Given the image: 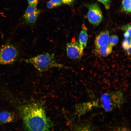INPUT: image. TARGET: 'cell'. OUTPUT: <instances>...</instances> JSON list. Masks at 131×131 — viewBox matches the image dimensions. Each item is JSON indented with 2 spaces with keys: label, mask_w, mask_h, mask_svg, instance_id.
Returning <instances> with one entry per match:
<instances>
[{
  "label": "cell",
  "mask_w": 131,
  "mask_h": 131,
  "mask_svg": "<svg viewBox=\"0 0 131 131\" xmlns=\"http://www.w3.org/2000/svg\"><path fill=\"white\" fill-rule=\"evenodd\" d=\"M115 131H129L126 128H119Z\"/></svg>",
  "instance_id": "20"
},
{
  "label": "cell",
  "mask_w": 131,
  "mask_h": 131,
  "mask_svg": "<svg viewBox=\"0 0 131 131\" xmlns=\"http://www.w3.org/2000/svg\"><path fill=\"white\" fill-rule=\"evenodd\" d=\"M87 6L88 9L87 16L89 21L94 25H98L103 19L102 11L96 3L88 4Z\"/></svg>",
  "instance_id": "4"
},
{
  "label": "cell",
  "mask_w": 131,
  "mask_h": 131,
  "mask_svg": "<svg viewBox=\"0 0 131 131\" xmlns=\"http://www.w3.org/2000/svg\"><path fill=\"white\" fill-rule=\"evenodd\" d=\"M118 41L119 38L117 36L112 35L109 36L108 40V44L113 47L117 43Z\"/></svg>",
  "instance_id": "12"
},
{
  "label": "cell",
  "mask_w": 131,
  "mask_h": 131,
  "mask_svg": "<svg viewBox=\"0 0 131 131\" xmlns=\"http://www.w3.org/2000/svg\"><path fill=\"white\" fill-rule=\"evenodd\" d=\"M123 28L125 29L126 32H127L129 35L130 38L131 37V25L130 24H129L124 26Z\"/></svg>",
  "instance_id": "16"
},
{
  "label": "cell",
  "mask_w": 131,
  "mask_h": 131,
  "mask_svg": "<svg viewBox=\"0 0 131 131\" xmlns=\"http://www.w3.org/2000/svg\"><path fill=\"white\" fill-rule=\"evenodd\" d=\"M19 56L18 49L13 44L7 43L0 46V65L13 64Z\"/></svg>",
  "instance_id": "3"
},
{
  "label": "cell",
  "mask_w": 131,
  "mask_h": 131,
  "mask_svg": "<svg viewBox=\"0 0 131 131\" xmlns=\"http://www.w3.org/2000/svg\"><path fill=\"white\" fill-rule=\"evenodd\" d=\"M29 5L36 7L39 0H27Z\"/></svg>",
  "instance_id": "17"
},
{
  "label": "cell",
  "mask_w": 131,
  "mask_h": 131,
  "mask_svg": "<svg viewBox=\"0 0 131 131\" xmlns=\"http://www.w3.org/2000/svg\"><path fill=\"white\" fill-rule=\"evenodd\" d=\"M102 3L107 9H108L110 6V0H97Z\"/></svg>",
  "instance_id": "15"
},
{
  "label": "cell",
  "mask_w": 131,
  "mask_h": 131,
  "mask_svg": "<svg viewBox=\"0 0 131 131\" xmlns=\"http://www.w3.org/2000/svg\"><path fill=\"white\" fill-rule=\"evenodd\" d=\"M78 130V131H90L89 128L86 126L82 127Z\"/></svg>",
  "instance_id": "19"
},
{
  "label": "cell",
  "mask_w": 131,
  "mask_h": 131,
  "mask_svg": "<svg viewBox=\"0 0 131 131\" xmlns=\"http://www.w3.org/2000/svg\"><path fill=\"white\" fill-rule=\"evenodd\" d=\"M122 8L123 10L128 13L131 12V0H123Z\"/></svg>",
  "instance_id": "13"
},
{
  "label": "cell",
  "mask_w": 131,
  "mask_h": 131,
  "mask_svg": "<svg viewBox=\"0 0 131 131\" xmlns=\"http://www.w3.org/2000/svg\"><path fill=\"white\" fill-rule=\"evenodd\" d=\"M15 118V115L12 113L3 111L0 113V123H1L12 122Z\"/></svg>",
  "instance_id": "9"
},
{
  "label": "cell",
  "mask_w": 131,
  "mask_h": 131,
  "mask_svg": "<svg viewBox=\"0 0 131 131\" xmlns=\"http://www.w3.org/2000/svg\"><path fill=\"white\" fill-rule=\"evenodd\" d=\"M122 46L123 48L126 50L128 48L131 47V40L130 38H125L123 40Z\"/></svg>",
  "instance_id": "14"
},
{
  "label": "cell",
  "mask_w": 131,
  "mask_h": 131,
  "mask_svg": "<svg viewBox=\"0 0 131 131\" xmlns=\"http://www.w3.org/2000/svg\"><path fill=\"white\" fill-rule=\"evenodd\" d=\"M76 0H61L62 3L67 5L73 4Z\"/></svg>",
  "instance_id": "18"
},
{
  "label": "cell",
  "mask_w": 131,
  "mask_h": 131,
  "mask_svg": "<svg viewBox=\"0 0 131 131\" xmlns=\"http://www.w3.org/2000/svg\"><path fill=\"white\" fill-rule=\"evenodd\" d=\"M83 51L79 42L75 38H73L71 42L67 43L66 44L67 55L71 59L76 60L81 58L82 55Z\"/></svg>",
  "instance_id": "5"
},
{
  "label": "cell",
  "mask_w": 131,
  "mask_h": 131,
  "mask_svg": "<svg viewBox=\"0 0 131 131\" xmlns=\"http://www.w3.org/2000/svg\"><path fill=\"white\" fill-rule=\"evenodd\" d=\"M24 60L26 63L32 64L40 72H43L55 67L68 68L67 66L57 62L54 53H43Z\"/></svg>",
  "instance_id": "2"
},
{
  "label": "cell",
  "mask_w": 131,
  "mask_h": 131,
  "mask_svg": "<svg viewBox=\"0 0 131 131\" xmlns=\"http://www.w3.org/2000/svg\"><path fill=\"white\" fill-rule=\"evenodd\" d=\"M113 47L107 44L96 49V51L99 55L102 56H106L111 53Z\"/></svg>",
  "instance_id": "10"
},
{
  "label": "cell",
  "mask_w": 131,
  "mask_h": 131,
  "mask_svg": "<svg viewBox=\"0 0 131 131\" xmlns=\"http://www.w3.org/2000/svg\"><path fill=\"white\" fill-rule=\"evenodd\" d=\"M109 32L106 30L101 32L96 37L95 41V48L108 44V40L109 36Z\"/></svg>",
  "instance_id": "7"
},
{
  "label": "cell",
  "mask_w": 131,
  "mask_h": 131,
  "mask_svg": "<svg viewBox=\"0 0 131 131\" xmlns=\"http://www.w3.org/2000/svg\"><path fill=\"white\" fill-rule=\"evenodd\" d=\"M124 36L125 38H130L129 36L128 33L126 32L124 34Z\"/></svg>",
  "instance_id": "22"
},
{
  "label": "cell",
  "mask_w": 131,
  "mask_h": 131,
  "mask_svg": "<svg viewBox=\"0 0 131 131\" xmlns=\"http://www.w3.org/2000/svg\"><path fill=\"white\" fill-rule=\"evenodd\" d=\"M62 3L61 0H50L47 3V7L49 8H52L59 6Z\"/></svg>",
  "instance_id": "11"
},
{
  "label": "cell",
  "mask_w": 131,
  "mask_h": 131,
  "mask_svg": "<svg viewBox=\"0 0 131 131\" xmlns=\"http://www.w3.org/2000/svg\"><path fill=\"white\" fill-rule=\"evenodd\" d=\"M40 13V10L36 7L29 5L23 16L24 22L27 24H34L36 21Z\"/></svg>",
  "instance_id": "6"
},
{
  "label": "cell",
  "mask_w": 131,
  "mask_h": 131,
  "mask_svg": "<svg viewBox=\"0 0 131 131\" xmlns=\"http://www.w3.org/2000/svg\"><path fill=\"white\" fill-rule=\"evenodd\" d=\"M88 39L87 29L84 24L79 36V42L81 49L83 50L86 47Z\"/></svg>",
  "instance_id": "8"
},
{
  "label": "cell",
  "mask_w": 131,
  "mask_h": 131,
  "mask_svg": "<svg viewBox=\"0 0 131 131\" xmlns=\"http://www.w3.org/2000/svg\"><path fill=\"white\" fill-rule=\"evenodd\" d=\"M126 50L128 54L129 55H130L131 53V47L128 48Z\"/></svg>",
  "instance_id": "21"
},
{
  "label": "cell",
  "mask_w": 131,
  "mask_h": 131,
  "mask_svg": "<svg viewBox=\"0 0 131 131\" xmlns=\"http://www.w3.org/2000/svg\"><path fill=\"white\" fill-rule=\"evenodd\" d=\"M19 110L28 131H52L50 122L41 103L35 102L24 105Z\"/></svg>",
  "instance_id": "1"
}]
</instances>
